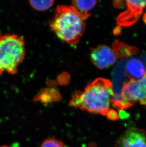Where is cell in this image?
<instances>
[{
	"instance_id": "obj_1",
	"label": "cell",
	"mask_w": 146,
	"mask_h": 147,
	"mask_svg": "<svg viewBox=\"0 0 146 147\" xmlns=\"http://www.w3.org/2000/svg\"><path fill=\"white\" fill-rule=\"evenodd\" d=\"M114 93L111 81L98 78L87 85L84 92L74 93L69 105L92 114L106 116L111 109V100Z\"/></svg>"
},
{
	"instance_id": "obj_2",
	"label": "cell",
	"mask_w": 146,
	"mask_h": 147,
	"mask_svg": "<svg viewBox=\"0 0 146 147\" xmlns=\"http://www.w3.org/2000/svg\"><path fill=\"white\" fill-rule=\"evenodd\" d=\"M90 15L80 13L73 6H58L50 23L51 29L61 40L76 45L84 32L85 21Z\"/></svg>"
},
{
	"instance_id": "obj_3",
	"label": "cell",
	"mask_w": 146,
	"mask_h": 147,
	"mask_svg": "<svg viewBox=\"0 0 146 147\" xmlns=\"http://www.w3.org/2000/svg\"><path fill=\"white\" fill-rule=\"evenodd\" d=\"M25 56L23 38L16 34L0 36V75L4 72L15 74Z\"/></svg>"
},
{
	"instance_id": "obj_4",
	"label": "cell",
	"mask_w": 146,
	"mask_h": 147,
	"mask_svg": "<svg viewBox=\"0 0 146 147\" xmlns=\"http://www.w3.org/2000/svg\"><path fill=\"white\" fill-rule=\"evenodd\" d=\"M120 93L123 110L131 107L137 101L146 105V74L141 79H130L124 83Z\"/></svg>"
},
{
	"instance_id": "obj_5",
	"label": "cell",
	"mask_w": 146,
	"mask_h": 147,
	"mask_svg": "<svg viewBox=\"0 0 146 147\" xmlns=\"http://www.w3.org/2000/svg\"><path fill=\"white\" fill-rule=\"evenodd\" d=\"M128 9L117 18L118 25L129 26L138 21L146 6V1H126Z\"/></svg>"
},
{
	"instance_id": "obj_6",
	"label": "cell",
	"mask_w": 146,
	"mask_h": 147,
	"mask_svg": "<svg viewBox=\"0 0 146 147\" xmlns=\"http://www.w3.org/2000/svg\"><path fill=\"white\" fill-rule=\"evenodd\" d=\"M90 57L92 63L100 69H104L113 65L117 59L113 49L104 45H99L93 49Z\"/></svg>"
},
{
	"instance_id": "obj_7",
	"label": "cell",
	"mask_w": 146,
	"mask_h": 147,
	"mask_svg": "<svg viewBox=\"0 0 146 147\" xmlns=\"http://www.w3.org/2000/svg\"><path fill=\"white\" fill-rule=\"evenodd\" d=\"M115 147H146V131L129 128L119 138Z\"/></svg>"
},
{
	"instance_id": "obj_8",
	"label": "cell",
	"mask_w": 146,
	"mask_h": 147,
	"mask_svg": "<svg viewBox=\"0 0 146 147\" xmlns=\"http://www.w3.org/2000/svg\"><path fill=\"white\" fill-rule=\"evenodd\" d=\"M125 73L130 79L139 80L146 74L145 66L139 59H131L126 64Z\"/></svg>"
},
{
	"instance_id": "obj_9",
	"label": "cell",
	"mask_w": 146,
	"mask_h": 147,
	"mask_svg": "<svg viewBox=\"0 0 146 147\" xmlns=\"http://www.w3.org/2000/svg\"><path fill=\"white\" fill-rule=\"evenodd\" d=\"M113 49L116 54L117 58L130 57L139 51V49L135 46H130L119 40H117L113 43Z\"/></svg>"
},
{
	"instance_id": "obj_10",
	"label": "cell",
	"mask_w": 146,
	"mask_h": 147,
	"mask_svg": "<svg viewBox=\"0 0 146 147\" xmlns=\"http://www.w3.org/2000/svg\"><path fill=\"white\" fill-rule=\"evenodd\" d=\"M61 99L60 95L55 90H46L35 97V101H40L43 103H50L56 102Z\"/></svg>"
},
{
	"instance_id": "obj_11",
	"label": "cell",
	"mask_w": 146,
	"mask_h": 147,
	"mask_svg": "<svg viewBox=\"0 0 146 147\" xmlns=\"http://www.w3.org/2000/svg\"><path fill=\"white\" fill-rule=\"evenodd\" d=\"M96 1H74L73 6L81 13L88 14V11L92 9L96 4Z\"/></svg>"
},
{
	"instance_id": "obj_12",
	"label": "cell",
	"mask_w": 146,
	"mask_h": 147,
	"mask_svg": "<svg viewBox=\"0 0 146 147\" xmlns=\"http://www.w3.org/2000/svg\"><path fill=\"white\" fill-rule=\"evenodd\" d=\"M54 3V1H30L29 3L35 10L38 11H45L51 8Z\"/></svg>"
},
{
	"instance_id": "obj_13",
	"label": "cell",
	"mask_w": 146,
	"mask_h": 147,
	"mask_svg": "<svg viewBox=\"0 0 146 147\" xmlns=\"http://www.w3.org/2000/svg\"><path fill=\"white\" fill-rule=\"evenodd\" d=\"M40 147H66V146L62 141L53 137L44 140Z\"/></svg>"
},
{
	"instance_id": "obj_14",
	"label": "cell",
	"mask_w": 146,
	"mask_h": 147,
	"mask_svg": "<svg viewBox=\"0 0 146 147\" xmlns=\"http://www.w3.org/2000/svg\"><path fill=\"white\" fill-rule=\"evenodd\" d=\"M118 113L115 110L111 109L106 115V117L108 119L112 121H116L119 119Z\"/></svg>"
},
{
	"instance_id": "obj_15",
	"label": "cell",
	"mask_w": 146,
	"mask_h": 147,
	"mask_svg": "<svg viewBox=\"0 0 146 147\" xmlns=\"http://www.w3.org/2000/svg\"><path fill=\"white\" fill-rule=\"evenodd\" d=\"M0 147H19V144L17 142H15L10 145H3L0 146Z\"/></svg>"
},
{
	"instance_id": "obj_16",
	"label": "cell",
	"mask_w": 146,
	"mask_h": 147,
	"mask_svg": "<svg viewBox=\"0 0 146 147\" xmlns=\"http://www.w3.org/2000/svg\"><path fill=\"white\" fill-rule=\"evenodd\" d=\"M143 20L144 22L146 24V13L144 14L143 17Z\"/></svg>"
}]
</instances>
